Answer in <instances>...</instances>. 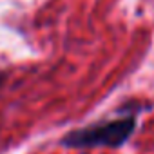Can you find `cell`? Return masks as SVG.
I'll return each mask as SVG.
<instances>
[{
  "label": "cell",
  "instance_id": "2",
  "mask_svg": "<svg viewBox=\"0 0 154 154\" xmlns=\"http://www.w3.org/2000/svg\"><path fill=\"white\" fill-rule=\"evenodd\" d=\"M4 80H6V74H4V72H0V85H2Z\"/></svg>",
  "mask_w": 154,
  "mask_h": 154
},
{
  "label": "cell",
  "instance_id": "1",
  "mask_svg": "<svg viewBox=\"0 0 154 154\" xmlns=\"http://www.w3.org/2000/svg\"><path fill=\"white\" fill-rule=\"evenodd\" d=\"M149 109L150 105H125L118 109L116 116L112 118H105L85 127L71 129L58 140V145L63 149H122L131 141L136 132L138 114Z\"/></svg>",
  "mask_w": 154,
  "mask_h": 154
}]
</instances>
